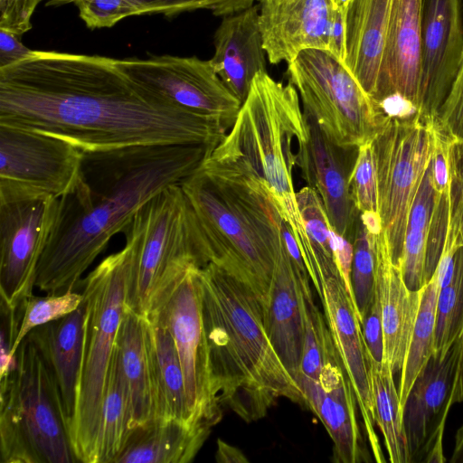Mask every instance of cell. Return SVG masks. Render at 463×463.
I'll list each match as a JSON object with an SVG mask.
<instances>
[{
  "instance_id": "obj_1",
  "label": "cell",
  "mask_w": 463,
  "mask_h": 463,
  "mask_svg": "<svg viewBox=\"0 0 463 463\" xmlns=\"http://www.w3.org/2000/svg\"><path fill=\"white\" fill-rule=\"evenodd\" d=\"M0 125L56 136L89 152L217 146L227 130L135 82L112 58L45 51L0 69Z\"/></svg>"
},
{
  "instance_id": "obj_2",
  "label": "cell",
  "mask_w": 463,
  "mask_h": 463,
  "mask_svg": "<svg viewBox=\"0 0 463 463\" xmlns=\"http://www.w3.org/2000/svg\"><path fill=\"white\" fill-rule=\"evenodd\" d=\"M214 147L175 144L84 151L76 186L60 198L35 287L48 295L80 287L83 273L112 236L123 232L152 197L191 175Z\"/></svg>"
},
{
  "instance_id": "obj_3",
  "label": "cell",
  "mask_w": 463,
  "mask_h": 463,
  "mask_svg": "<svg viewBox=\"0 0 463 463\" xmlns=\"http://www.w3.org/2000/svg\"><path fill=\"white\" fill-rule=\"evenodd\" d=\"M199 279L213 388L222 408L252 422L280 398L306 406L270 342L265 309L253 291L212 262L200 268Z\"/></svg>"
},
{
  "instance_id": "obj_4",
  "label": "cell",
  "mask_w": 463,
  "mask_h": 463,
  "mask_svg": "<svg viewBox=\"0 0 463 463\" xmlns=\"http://www.w3.org/2000/svg\"><path fill=\"white\" fill-rule=\"evenodd\" d=\"M209 156L181 188L209 263L250 288L267 314L284 221L261 185Z\"/></svg>"
},
{
  "instance_id": "obj_5",
  "label": "cell",
  "mask_w": 463,
  "mask_h": 463,
  "mask_svg": "<svg viewBox=\"0 0 463 463\" xmlns=\"http://www.w3.org/2000/svg\"><path fill=\"white\" fill-rule=\"evenodd\" d=\"M307 123L297 89L267 71L259 72L231 130L210 157L225 163L261 185L270 195L298 244L304 263L310 245L293 184L297 152Z\"/></svg>"
},
{
  "instance_id": "obj_6",
  "label": "cell",
  "mask_w": 463,
  "mask_h": 463,
  "mask_svg": "<svg viewBox=\"0 0 463 463\" xmlns=\"http://www.w3.org/2000/svg\"><path fill=\"white\" fill-rule=\"evenodd\" d=\"M130 247L125 307L149 317L192 266L209 263L180 184L146 202L123 230Z\"/></svg>"
},
{
  "instance_id": "obj_7",
  "label": "cell",
  "mask_w": 463,
  "mask_h": 463,
  "mask_svg": "<svg viewBox=\"0 0 463 463\" xmlns=\"http://www.w3.org/2000/svg\"><path fill=\"white\" fill-rule=\"evenodd\" d=\"M130 253L126 243L80 283L85 304L84 334L75 411L69 430L78 462L98 463L103 403L125 312Z\"/></svg>"
},
{
  "instance_id": "obj_8",
  "label": "cell",
  "mask_w": 463,
  "mask_h": 463,
  "mask_svg": "<svg viewBox=\"0 0 463 463\" xmlns=\"http://www.w3.org/2000/svg\"><path fill=\"white\" fill-rule=\"evenodd\" d=\"M16 364L0 379L2 463H73L74 454L54 376L26 336Z\"/></svg>"
},
{
  "instance_id": "obj_9",
  "label": "cell",
  "mask_w": 463,
  "mask_h": 463,
  "mask_svg": "<svg viewBox=\"0 0 463 463\" xmlns=\"http://www.w3.org/2000/svg\"><path fill=\"white\" fill-rule=\"evenodd\" d=\"M287 74L303 110L340 146L372 141L388 120L345 63L328 51H302L288 63Z\"/></svg>"
},
{
  "instance_id": "obj_10",
  "label": "cell",
  "mask_w": 463,
  "mask_h": 463,
  "mask_svg": "<svg viewBox=\"0 0 463 463\" xmlns=\"http://www.w3.org/2000/svg\"><path fill=\"white\" fill-rule=\"evenodd\" d=\"M435 145V128L419 118H388L372 140L378 213L392 263L400 267L409 210Z\"/></svg>"
},
{
  "instance_id": "obj_11",
  "label": "cell",
  "mask_w": 463,
  "mask_h": 463,
  "mask_svg": "<svg viewBox=\"0 0 463 463\" xmlns=\"http://www.w3.org/2000/svg\"><path fill=\"white\" fill-rule=\"evenodd\" d=\"M83 153L59 137L0 125V200L67 195L79 181Z\"/></svg>"
},
{
  "instance_id": "obj_12",
  "label": "cell",
  "mask_w": 463,
  "mask_h": 463,
  "mask_svg": "<svg viewBox=\"0 0 463 463\" xmlns=\"http://www.w3.org/2000/svg\"><path fill=\"white\" fill-rule=\"evenodd\" d=\"M199 269L197 266L190 267L153 314L161 317L174 337L192 422L213 429L222 419V406L213 388Z\"/></svg>"
},
{
  "instance_id": "obj_13",
  "label": "cell",
  "mask_w": 463,
  "mask_h": 463,
  "mask_svg": "<svg viewBox=\"0 0 463 463\" xmlns=\"http://www.w3.org/2000/svg\"><path fill=\"white\" fill-rule=\"evenodd\" d=\"M129 79L173 105L220 121L228 129L241 102L227 88L211 60L163 55L149 59H113Z\"/></svg>"
},
{
  "instance_id": "obj_14",
  "label": "cell",
  "mask_w": 463,
  "mask_h": 463,
  "mask_svg": "<svg viewBox=\"0 0 463 463\" xmlns=\"http://www.w3.org/2000/svg\"><path fill=\"white\" fill-rule=\"evenodd\" d=\"M59 210L60 198L52 196L0 200V296L8 306L33 296L37 267Z\"/></svg>"
},
{
  "instance_id": "obj_15",
  "label": "cell",
  "mask_w": 463,
  "mask_h": 463,
  "mask_svg": "<svg viewBox=\"0 0 463 463\" xmlns=\"http://www.w3.org/2000/svg\"><path fill=\"white\" fill-rule=\"evenodd\" d=\"M258 1L263 48L271 64L288 63L305 50L343 48V11L335 0Z\"/></svg>"
},
{
  "instance_id": "obj_16",
  "label": "cell",
  "mask_w": 463,
  "mask_h": 463,
  "mask_svg": "<svg viewBox=\"0 0 463 463\" xmlns=\"http://www.w3.org/2000/svg\"><path fill=\"white\" fill-rule=\"evenodd\" d=\"M420 121L435 126L463 57L462 0H421Z\"/></svg>"
},
{
  "instance_id": "obj_17",
  "label": "cell",
  "mask_w": 463,
  "mask_h": 463,
  "mask_svg": "<svg viewBox=\"0 0 463 463\" xmlns=\"http://www.w3.org/2000/svg\"><path fill=\"white\" fill-rule=\"evenodd\" d=\"M458 338L444 356L433 355L418 374L402 410L408 463H442V438L457 376Z\"/></svg>"
},
{
  "instance_id": "obj_18",
  "label": "cell",
  "mask_w": 463,
  "mask_h": 463,
  "mask_svg": "<svg viewBox=\"0 0 463 463\" xmlns=\"http://www.w3.org/2000/svg\"><path fill=\"white\" fill-rule=\"evenodd\" d=\"M303 112L307 137L298 145L297 165L307 186L320 196L333 230L353 243L360 212L351 192L350 179L359 146L336 145L326 137L312 115Z\"/></svg>"
},
{
  "instance_id": "obj_19",
  "label": "cell",
  "mask_w": 463,
  "mask_h": 463,
  "mask_svg": "<svg viewBox=\"0 0 463 463\" xmlns=\"http://www.w3.org/2000/svg\"><path fill=\"white\" fill-rule=\"evenodd\" d=\"M306 407L318 417L334 444L337 463L371 460L364 447L356 414V396L335 343L327 352L318 380L302 373L295 378Z\"/></svg>"
},
{
  "instance_id": "obj_20",
  "label": "cell",
  "mask_w": 463,
  "mask_h": 463,
  "mask_svg": "<svg viewBox=\"0 0 463 463\" xmlns=\"http://www.w3.org/2000/svg\"><path fill=\"white\" fill-rule=\"evenodd\" d=\"M319 298L335 348L354 388L373 456L377 462H385L375 431L368 351L354 305L340 276L325 280Z\"/></svg>"
},
{
  "instance_id": "obj_21",
  "label": "cell",
  "mask_w": 463,
  "mask_h": 463,
  "mask_svg": "<svg viewBox=\"0 0 463 463\" xmlns=\"http://www.w3.org/2000/svg\"><path fill=\"white\" fill-rule=\"evenodd\" d=\"M421 0H392L375 104L399 95L418 110L421 62Z\"/></svg>"
},
{
  "instance_id": "obj_22",
  "label": "cell",
  "mask_w": 463,
  "mask_h": 463,
  "mask_svg": "<svg viewBox=\"0 0 463 463\" xmlns=\"http://www.w3.org/2000/svg\"><path fill=\"white\" fill-rule=\"evenodd\" d=\"M116 346L131 402L132 430L162 420V396L149 318L125 307Z\"/></svg>"
},
{
  "instance_id": "obj_23",
  "label": "cell",
  "mask_w": 463,
  "mask_h": 463,
  "mask_svg": "<svg viewBox=\"0 0 463 463\" xmlns=\"http://www.w3.org/2000/svg\"><path fill=\"white\" fill-rule=\"evenodd\" d=\"M310 282L306 266L290 255L283 239L271 280L266 327L275 351L294 379L300 370L303 346L302 285Z\"/></svg>"
},
{
  "instance_id": "obj_24",
  "label": "cell",
  "mask_w": 463,
  "mask_h": 463,
  "mask_svg": "<svg viewBox=\"0 0 463 463\" xmlns=\"http://www.w3.org/2000/svg\"><path fill=\"white\" fill-rule=\"evenodd\" d=\"M376 292L383 329V360L392 373H401L418 315L422 288L406 286L400 267L391 260L384 233L375 240Z\"/></svg>"
},
{
  "instance_id": "obj_25",
  "label": "cell",
  "mask_w": 463,
  "mask_h": 463,
  "mask_svg": "<svg viewBox=\"0 0 463 463\" xmlns=\"http://www.w3.org/2000/svg\"><path fill=\"white\" fill-rule=\"evenodd\" d=\"M260 6L222 18L214 33L212 64L227 88L242 103L254 77L267 71V54L259 25Z\"/></svg>"
},
{
  "instance_id": "obj_26",
  "label": "cell",
  "mask_w": 463,
  "mask_h": 463,
  "mask_svg": "<svg viewBox=\"0 0 463 463\" xmlns=\"http://www.w3.org/2000/svg\"><path fill=\"white\" fill-rule=\"evenodd\" d=\"M392 0H345L343 62L373 99Z\"/></svg>"
},
{
  "instance_id": "obj_27",
  "label": "cell",
  "mask_w": 463,
  "mask_h": 463,
  "mask_svg": "<svg viewBox=\"0 0 463 463\" xmlns=\"http://www.w3.org/2000/svg\"><path fill=\"white\" fill-rule=\"evenodd\" d=\"M84 320L85 304L82 302L73 312L39 326L27 335L42 353L54 376L69 430L75 411Z\"/></svg>"
},
{
  "instance_id": "obj_28",
  "label": "cell",
  "mask_w": 463,
  "mask_h": 463,
  "mask_svg": "<svg viewBox=\"0 0 463 463\" xmlns=\"http://www.w3.org/2000/svg\"><path fill=\"white\" fill-rule=\"evenodd\" d=\"M211 430L175 419L155 420L133 430L115 463L191 462Z\"/></svg>"
},
{
  "instance_id": "obj_29",
  "label": "cell",
  "mask_w": 463,
  "mask_h": 463,
  "mask_svg": "<svg viewBox=\"0 0 463 463\" xmlns=\"http://www.w3.org/2000/svg\"><path fill=\"white\" fill-rule=\"evenodd\" d=\"M438 194L432 184L430 160L409 210L400 263L403 280L412 291L426 285V245Z\"/></svg>"
},
{
  "instance_id": "obj_30",
  "label": "cell",
  "mask_w": 463,
  "mask_h": 463,
  "mask_svg": "<svg viewBox=\"0 0 463 463\" xmlns=\"http://www.w3.org/2000/svg\"><path fill=\"white\" fill-rule=\"evenodd\" d=\"M131 422L128 388L116 346L103 403L98 463H115L133 432Z\"/></svg>"
},
{
  "instance_id": "obj_31",
  "label": "cell",
  "mask_w": 463,
  "mask_h": 463,
  "mask_svg": "<svg viewBox=\"0 0 463 463\" xmlns=\"http://www.w3.org/2000/svg\"><path fill=\"white\" fill-rule=\"evenodd\" d=\"M147 317L152 326L156 371L162 396V420L175 419L191 426H204L194 425L192 422L184 373L170 329L157 314Z\"/></svg>"
},
{
  "instance_id": "obj_32",
  "label": "cell",
  "mask_w": 463,
  "mask_h": 463,
  "mask_svg": "<svg viewBox=\"0 0 463 463\" xmlns=\"http://www.w3.org/2000/svg\"><path fill=\"white\" fill-rule=\"evenodd\" d=\"M369 373L376 424L384 439L392 463H408L402 411L393 373L384 363L376 362L368 353Z\"/></svg>"
},
{
  "instance_id": "obj_33",
  "label": "cell",
  "mask_w": 463,
  "mask_h": 463,
  "mask_svg": "<svg viewBox=\"0 0 463 463\" xmlns=\"http://www.w3.org/2000/svg\"><path fill=\"white\" fill-rule=\"evenodd\" d=\"M439 290V282L434 274L422 288L418 315L401 371L398 392L402 411L414 381L434 353Z\"/></svg>"
},
{
  "instance_id": "obj_34",
  "label": "cell",
  "mask_w": 463,
  "mask_h": 463,
  "mask_svg": "<svg viewBox=\"0 0 463 463\" xmlns=\"http://www.w3.org/2000/svg\"><path fill=\"white\" fill-rule=\"evenodd\" d=\"M297 201L309 239L310 257L306 267L310 279L337 274L330 242L332 227L320 196L307 185L297 192Z\"/></svg>"
},
{
  "instance_id": "obj_35",
  "label": "cell",
  "mask_w": 463,
  "mask_h": 463,
  "mask_svg": "<svg viewBox=\"0 0 463 463\" xmlns=\"http://www.w3.org/2000/svg\"><path fill=\"white\" fill-rule=\"evenodd\" d=\"M462 332L463 246L457 245L452 279L439 290L433 355L444 356Z\"/></svg>"
},
{
  "instance_id": "obj_36",
  "label": "cell",
  "mask_w": 463,
  "mask_h": 463,
  "mask_svg": "<svg viewBox=\"0 0 463 463\" xmlns=\"http://www.w3.org/2000/svg\"><path fill=\"white\" fill-rule=\"evenodd\" d=\"M302 285L303 346L299 372L318 380L327 352L333 345L325 316L315 304L312 289Z\"/></svg>"
},
{
  "instance_id": "obj_37",
  "label": "cell",
  "mask_w": 463,
  "mask_h": 463,
  "mask_svg": "<svg viewBox=\"0 0 463 463\" xmlns=\"http://www.w3.org/2000/svg\"><path fill=\"white\" fill-rule=\"evenodd\" d=\"M378 234L371 233L360 220L353 241L351 285L360 323L371 307L376 288V248Z\"/></svg>"
},
{
  "instance_id": "obj_38",
  "label": "cell",
  "mask_w": 463,
  "mask_h": 463,
  "mask_svg": "<svg viewBox=\"0 0 463 463\" xmlns=\"http://www.w3.org/2000/svg\"><path fill=\"white\" fill-rule=\"evenodd\" d=\"M83 302L81 293L70 290L62 294L37 298L32 296L24 302L22 324L12 350L14 357L22 341L35 327L55 321L76 310Z\"/></svg>"
},
{
  "instance_id": "obj_39",
  "label": "cell",
  "mask_w": 463,
  "mask_h": 463,
  "mask_svg": "<svg viewBox=\"0 0 463 463\" xmlns=\"http://www.w3.org/2000/svg\"><path fill=\"white\" fill-rule=\"evenodd\" d=\"M256 0H132L139 15L163 14L167 16L182 12L209 10L216 16H228L243 11Z\"/></svg>"
},
{
  "instance_id": "obj_40",
  "label": "cell",
  "mask_w": 463,
  "mask_h": 463,
  "mask_svg": "<svg viewBox=\"0 0 463 463\" xmlns=\"http://www.w3.org/2000/svg\"><path fill=\"white\" fill-rule=\"evenodd\" d=\"M350 187L360 213H378L377 174L372 141L359 146Z\"/></svg>"
},
{
  "instance_id": "obj_41",
  "label": "cell",
  "mask_w": 463,
  "mask_h": 463,
  "mask_svg": "<svg viewBox=\"0 0 463 463\" xmlns=\"http://www.w3.org/2000/svg\"><path fill=\"white\" fill-rule=\"evenodd\" d=\"M449 184L448 189L449 225L446 247L463 246V143H449Z\"/></svg>"
},
{
  "instance_id": "obj_42",
  "label": "cell",
  "mask_w": 463,
  "mask_h": 463,
  "mask_svg": "<svg viewBox=\"0 0 463 463\" xmlns=\"http://www.w3.org/2000/svg\"><path fill=\"white\" fill-rule=\"evenodd\" d=\"M75 5L91 29L111 27L125 17L139 15L132 0H78Z\"/></svg>"
},
{
  "instance_id": "obj_43",
  "label": "cell",
  "mask_w": 463,
  "mask_h": 463,
  "mask_svg": "<svg viewBox=\"0 0 463 463\" xmlns=\"http://www.w3.org/2000/svg\"><path fill=\"white\" fill-rule=\"evenodd\" d=\"M449 225L448 191L438 194L432 222L430 229L425 256V283L433 277L444 252Z\"/></svg>"
},
{
  "instance_id": "obj_44",
  "label": "cell",
  "mask_w": 463,
  "mask_h": 463,
  "mask_svg": "<svg viewBox=\"0 0 463 463\" xmlns=\"http://www.w3.org/2000/svg\"><path fill=\"white\" fill-rule=\"evenodd\" d=\"M434 128L451 141L463 143V57Z\"/></svg>"
},
{
  "instance_id": "obj_45",
  "label": "cell",
  "mask_w": 463,
  "mask_h": 463,
  "mask_svg": "<svg viewBox=\"0 0 463 463\" xmlns=\"http://www.w3.org/2000/svg\"><path fill=\"white\" fill-rule=\"evenodd\" d=\"M1 366L0 379L7 375L15 366L16 360L12 350L23 319L24 303L10 307L1 299Z\"/></svg>"
},
{
  "instance_id": "obj_46",
  "label": "cell",
  "mask_w": 463,
  "mask_h": 463,
  "mask_svg": "<svg viewBox=\"0 0 463 463\" xmlns=\"http://www.w3.org/2000/svg\"><path fill=\"white\" fill-rule=\"evenodd\" d=\"M43 0H0V29L19 36L32 28L31 18Z\"/></svg>"
},
{
  "instance_id": "obj_47",
  "label": "cell",
  "mask_w": 463,
  "mask_h": 463,
  "mask_svg": "<svg viewBox=\"0 0 463 463\" xmlns=\"http://www.w3.org/2000/svg\"><path fill=\"white\" fill-rule=\"evenodd\" d=\"M361 328L369 354L378 363L383 360L382 310L375 288L373 301L361 321Z\"/></svg>"
},
{
  "instance_id": "obj_48",
  "label": "cell",
  "mask_w": 463,
  "mask_h": 463,
  "mask_svg": "<svg viewBox=\"0 0 463 463\" xmlns=\"http://www.w3.org/2000/svg\"><path fill=\"white\" fill-rule=\"evenodd\" d=\"M449 139L435 129V145L430 158V173L434 189L438 194L449 189Z\"/></svg>"
},
{
  "instance_id": "obj_49",
  "label": "cell",
  "mask_w": 463,
  "mask_h": 463,
  "mask_svg": "<svg viewBox=\"0 0 463 463\" xmlns=\"http://www.w3.org/2000/svg\"><path fill=\"white\" fill-rule=\"evenodd\" d=\"M330 242L340 277L345 284L346 291L353 300L357 313L351 285V269L354 257L353 243L342 235L338 234L333 230V228L330 231Z\"/></svg>"
},
{
  "instance_id": "obj_50",
  "label": "cell",
  "mask_w": 463,
  "mask_h": 463,
  "mask_svg": "<svg viewBox=\"0 0 463 463\" xmlns=\"http://www.w3.org/2000/svg\"><path fill=\"white\" fill-rule=\"evenodd\" d=\"M33 52L22 43L19 35L0 29V69L28 59Z\"/></svg>"
},
{
  "instance_id": "obj_51",
  "label": "cell",
  "mask_w": 463,
  "mask_h": 463,
  "mask_svg": "<svg viewBox=\"0 0 463 463\" xmlns=\"http://www.w3.org/2000/svg\"><path fill=\"white\" fill-rule=\"evenodd\" d=\"M216 460L221 463H245L248 458L237 448L218 439Z\"/></svg>"
},
{
  "instance_id": "obj_52",
  "label": "cell",
  "mask_w": 463,
  "mask_h": 463,
  "mask_svg": "<svg viewBox=\"0 0 463 463\" xmlns=\"http://www.w3.org/2000/svg\"><path fill=\"white\" fill-rule=\"evenodd\" d=\"M459 352L457 364V376L453 388L452 402L453 404L463 401V332L458 336Z\"/></svg>"
},
{
  "instance_id": "obj_53",
  "label": "cell",
  "mask_w": 463,
  "mask_h": 463,
  "mask_svg": "<svg viewBox=\"0 0 463 463\" xmlns=\"http://www.w3.org/2000/svg\"><path fill=\"white\" fill-rule=\"evenodd\" d=\"M449 462L463 463V424L456 432L455 446Z\"/></svg>"
},
{
  "instance_id": "obj_54",
  "label": "cell",
  "mask_w": 463,
  "mask_h": 463,
  "mask_svg": "<svg viewBox=\"0 0 463 463\" xmlns=\"http://www.w3.org/2000/svg\"><path fill=\"white\" fill-rule=\"evenodd\" d=\"M76 1L78 0H49L46 5L60 6L72 2L75 3Z\"/></svg>"
},
{
  "instance_id": "obj_55",
  "label": "cell",
  "mask_w": 463,
  "mask_h": 463,
  "mask_svg": "<svg viewBox=\"0 0 463 463\" xmlns=\"http://www.w3.org/2000/svg\"><path fill=\"white\" fill-rule=\"evenodd\" d=\"M345 0H335V2L339 5H342L344 3H345Z\"/></svg>"
}]
</instances>
